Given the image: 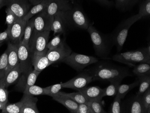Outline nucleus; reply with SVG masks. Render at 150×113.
<instances>
[{
	"label": "nucleus",
	"instance_id": "obj_1",
	"mask_svg": "<svg viewBox=\"0 0 150 113\" xmlns=\"http://www.w3.org/2000/svg\"><path fill=\"white\" fill-rule=\"evenodd\" d=\"M91 74L93 81H122L127 77L131 76L133 73L126 67L120 66L107 62H98L95 65L86 70Z\"/></svg>",
	"mask_w": 150,
	"mask_h": 113
},
{
	"label": "nucleus",
	"instance_id": "obj_2",
	"mask_svg": "<svg viewBox=\"0 0 150 113\" xmlns=\"http://www.w3.org/2000/svg\"><path fill=\"white\" fill-rule=\"evenodd\" d=\"M112 60L123 63L130 67L142 63L150 64V45L136 50L118 53L111 58Z\"/></svg>",
	"mask_w": 150,
	"mask_h": 113
},
{
	"label": "nucleus",
	"instance_id": "obj_3",
	"mask_svg": "<svg viewBox=\"0 0 150 113\" xmlns=\"http://www.w3.org/2000/svg\"><path fill=\"white\" fill-rule=\"evenodd\" d=\"M93 45L95 54L102 59L108 56L113 46L110 35H105L90 25L87 29Z\"/></svg>",
	"mask_w": 150,
	"mask_h": 113
},
{
	"label": "nucleus",
	"instance_id": "obj_4",
	"mask_svg": "<svg viewBox=\"0 0 150 113\" xmlns=\"http://www.w3.org/2000/svg\"><path fill=\"white\" fill-rule=\"evenodd\" d=\"M141 18L139 14L131 16L121 22L112 34H110L113 45L116 46L118 52H120L123 49L130 27Z\"/></svg>",
	"mask_w": 150,
	"mask_h": 113
},
{
	"label": "nucleus",
	"instance_id": "obj_5",
	"mask_svg": "<svg viewBox=\"0 0 150 113\" xmlns=\"http://www.w3.org/2000/svg\"><path fill=\"white\" fill-rule=\"evenodd\" d=\"M65 13L67 25L83 30H87L91 25L90 21L83 10L78 6H74Z\"/></svg>",
	"mask_w": 150,
	"mask_h": 113
},
{
	"label": "nucleus",
	"instance_id": "obj_6",
	"mask_svg": "<svg viewBox=\"0 0 150 113\" xmlns=\"http://www.w3.org/2000/svg\"><path fill=\"white\" fill-rule=\"evenodd\" d=\"M50 32H33L29 43L31 54L46 55L48 50L47 44L48 43Z\"/></svg>",
	"mask_w": 150,
	"mask_h": 113
},
{
	"label": "nucleus",
	"instance_id": "obj_7",
	"mask_svg": "<svg viewBox=\"0 0 150 113\" xmlns=\"http://www.w3.org/2000/svg\"><path fill=\"white\" fill-rule=\"evenodd\" d=\"M98 61V59L93 56L72 52L69 56L63 60L62 62L80 72L88 66L95 64Z\"/></svg>",
	"mask_w": 150,
	"mask_h": 113
},
{
	"label": "nucleus",
	"instance_id": "obj_8",
	"mask_svg": "<svg viewBox=\"0 0 150 113\" xmlns=\"http://www.w3.org/2000/svg\"><path fill=\"white\" fill-rule=\"evenodd\" d=\"M93 81L92 77L86 70L70 79L62 83L63 88H71L79 91Z\"/></svg>",
	"mask_w": 150,
	"mask_h": 113
},
{
	"label": "nucleus",
	"instance_id": "obj_9",
	"mask_svg": "<svg viewBox=\"0 0 150 113\" xmlns=\"http://www.w3.org/2000/svg\"><path fill=\"white\" fill-rule=\"evenodd\" d=\"M72 53L70 48L67 45L64 40L58 47L47 51L46 55L51 64L62 62L63 60Z\"/></svg>",
	"mask_w": 150,
	"mask_h": 113
},
{
	"label": "nucleus",
	"instance_id": "obj_10",
	"mask_svg": "<svg viewBox=\"0 0 150 113\" xmlns=\"http://www.w3.org/2000/svg\"><path fill=\"white\" fill-rule=\"evenodd\" d=\"M30 68L31 67L19 63L6 74L4 77L0 79V84L7 88L18 80L23 72Z\"/></svg>",
	"mask_w": 150,
	"mask_h": 113
},
{
	"label": "nucleus",
	"instance_id": "obj_11",
	"mask_svg": "<svg viewBox=\"0 0 150 113\" xmlns=\"http://www.w3.org/2000/svg\"><path fill=\"white\" fill-rule=\"evenodd\" d=\"M34 17V32L51 31L54 16L47 13L46 10L37 14Z\"/></svg>",
	"mask_w": 150,
	"mask_h": 113
},
{
	"label": "nucleus",
	"instance_id": "obj_12",
	"mask_svg": "<svg viewBox=\"0 0 150 113\" xmlns=\"http://www.w3.org/2000/svg\"><path fill=\"white\" fill-rule=\"evenodd\" d=\"M40 73V72L33 70L32 68L27 70L19 77L16 87L23 92L27 87L35 84Z\"/></svg>",
	"mask_w": 150,
	"mask_h": 113
},
{
	"label": "nucleus",
	"instance_id": "obj_13",
	"mask_svg": "<svg viewBox=\"0 0 150 113\" xmlns=\"http://www.w3.org/2000/svg\"><path fill=\"white\" fill-rule=\"evenodd\" d=\"M27 21L23 19L18 18L16 21L11 26H7L9 30V38L12 43L18 44L22 41L24 34Z\"/></svg>",
	"mask_w": 150,
	"mask_h": 113
},
{
	"label": "nucleus",
	"instance_id": "obj_14",
	"mask_svg": "<svg viewBox=\"0 0 150 113\" xmlns=\"http://www.w3.org/2000/svg\"><path fill=\"white\" fill-rule=\"evenodd\" d=\"M29 2L28 0H13L8 1L7 7L11 9L18 18L23 19L30 10Z\"/></svg>",
	"mask_w": 150,
	"mask_h": 113
},
{
	"label": "nucleus",
	"instance_id": "obj_15",
	"mask_svg": "<svg viewBox=\"0 0 150 113\" xmlns=\"http://www.w3.org/2000/svg\"><path fill=\"white\" fill-rule=\"evenodd\" d=\"M73 7L69 0H51L46 11L49 15L54 16L59 12H65Z\"/></svg>",
	"mask_w": 150,
	"mask_h": 113
},
{
	"label": "nucleus",
	"instance_id": "obj_16",
	"mask_svg": "<svg viewBox=\"0 0 150 113\" xmlns=\"http://www.w3.org/2000/svg\"><path fill=\"white\" fill-rule=\"evenodd\" d=\"M22 107L20 113H39L37 107L38 99L33 96L23 93L21 99Z\"/></svg>",
	"mask_w": 150,
	"mask_h": 113
},
{
	"label": "nucleus",
	"instance_id": "obj_17",
	"mask_svg": "<svg viewBox=\"0 0 150 113\" xmlns=\"http://www.w3.org/2000/svg\"><path fill=\"white\" fill-rule=\"evenodd\" d=\"M65 12H59L54 16V20L51 26V31L54 34H65L67 24Z\"/></svg>",
	"mask_w": 150,
	"mask_h": 113
},
{
	"label": "nucleus",
	"instance_id": "obj_18",
	"mask_svg": "<svg viewBox=\"0 0 150 113\" xmlns=\"http://www.w3.org/2000/svg\"><path fill=\"white\" fill-rule=\"evenodd\" d=\"M52 97L54 100L65 106L71 113H77L78 104L64 95L63 92H59Z\"/></svg>",
	"mask_w": 150,
	"mask_h": 113
},
{
	"label": "nucleus",
	"instance_id": "obj_19",
	"mask_svg": "<svg viewBox=\"0 0 150 113\" xmlns=\"http://www.w3.org/2000/svg\"><path fill=\"white\" fill-rule=\"evenodd\" d=\"M123 112L129 113H146L142 104L141 96L136 95L129 99L126 104V108L125 109Z\"/></svg>",
	"mask_w": 150,
	"mask_h": 113
},
{
	"label": "nucleus",
	"instance_id": "obj_20",
	"mask_svg": "<svg viewBox=\"0 0 150 113\" xmlns=\"http://www.w3.org/2000/svg\"><path fill=\"white\" fill-rule=\"evenodd\" d=\"M7 49L8 50V63L6 75L19 64L18 53V44L9 42Z\"/></svg>",
	"mask_w": 150,
	"mask_h": 113
},
{
	"label": "nucleus",
	"instance_id": "obj_21",
	"mask_svg": "<svg viewBox=\"0 0 150 113\" xmlns=\"http://www.w3.org/2000/svg\"><path fill=\"white\" fill-rule=\"evenodd\" d=\"M18 53L19 63L30 67L29 65L32 54L29 45L23 44L20 41L18 44Z\"/></svg>",
	"mask_w": 150,
	"mask_h": 113
},
{
	"label": "nucleus",
	"instance_id": "obj_22",
	"mask_svg": "<svg viewBox=\"0 0 150 113\" xmlns=\"http://www.w3.org/2000/svg\"><path fill=\"white\" fill-rule=\"evenodd\" d=\"M31 63L34 70L41 72L49 66L52 65L46 55L32 54L31 55Z\"/></svg>",
	"mask_w": 150,
	"mask_h": 113
},
{
	"label": "nucleus",
	"instance_id": "obj_23",
	"mask_svg": "<svg viewBox=\"0 0 150 113\" xmlns=\"http://www.w3.org/2000/svg\"><path fill=\"white\" fill-rule=\"evenodd\" d=\"M79 92H81L88 101L103 98V89L100 88L98 86H86V87L81 89Z\"/></svg>",
	"mask_w": 150,
	"mask_h": 113
},
{
	"label": "nucleus",
	"instance_id": "obj_24",
	"mask_svg": "<svg viewBox=\"0 0 150 113\" xmlns=\"http://www.w3.org/2000/svg\"><path fill=\"white\" fill-rule=\"evenodd\" d=\"M50 1L51 0H44L43 1H42L38 4L34 5L33 7L30 8V10H29L28 12L27 13V14L23 18V19L27 21L35 15L45 11Z\"/></svg>",
	"mask_w": 150,
	"mask_h": 113
},
{
	"label": "nucleus",
	"instance_id": "obj_25",
	"mask_svg": "<svg viewBox=\"0 0 150 113\" xmlns=\"http://www.w3.org/2000/svg\"><path fill=\"white\" fill-rule=\"evenodd\" d=\"M141 0H115V8L122 11H125L132 9L134 6Z\"/></svg>",
	"mask_w": 150,
	"mask_h": 113
},
{
	"label": "nucleus",
	"instance_id": "obj_26",
	"mask_svg": "<svg viewBox=\"0 0 150 113\" xmlns=\"http://www.w3.org/2000/svg\"><path fill=\"white\" fill-rule=\"evenodd\" d=\"M34 29V17H32L26 23L24 34L22 39V43L29 45V41Z\"/></svg>",
	"mask_w": 150,
	"mask_h": 113
},
{
	"label": "nucleus",
	"instance_id": "obj_27",
	"mask_svg": "<svg viewBox=\"0 0 150 113\" xmlns=\"http://www.w3.org/2000/svg\"><path fill=\"white\" fill-rule=\"evenodd\" d=\"M139 85V79H136L135 81L129 84H120L119 86L117 95L120 99L124 98L129 92L136 87Z\"/></svg>",
	"mask_w": 150,
	"mask_h": 113
},
{
	"label": "nucleus",
	"instance_id": "obj_28",
	"mask_svg": "<svg viewBox=\"0 0 150 113\" xmlns=\"http://www.w3.org/2000/svg\"><path fill=\"white\" fill-rule=\"evenodd\" d=\"M132 73L138 77L150 75V64L142 63L135 65L133 67Z\"/></svg>",
	"mask_w": 150,
	"mask_h": 113
},
{
	"label": "nucleus",
	"instance_id": "obj_29",
	"mask_svg": "<svg viewBox=\"0 0 150 113\" xmlns=\"http://www.w3.org/2000/svg\"><path fill=\"white\" fill-rule=\"evenodd\" d=\"M138 78L139 80V87L136 95L142 96L150 87V75L138 77Z\"/></svg>",
	"mask_w": 150,
	"mask_h": 113
},
{
	"label": "nucleus",
	"instance_id": "obj_30",
	"mask_svg": "<svg viewBox=\"0 0 150 113\" xmlns=\"http://www.w3.org/2000/svg\"><path fill=\"white\" fill-rule=\"evenodd\" d=\"M121 82L115 81L111 82L106 88L103 89V97H113L115 96L117 93L119 86L120 85Z\"/></svg>",
	"mask_w": 150,
	"mask_h": 113
},
{
	"label": "nucleus",
	"instance_id": "obj_31",
	"mask_svg": "<svg viewBox=\"0 0 150 113\" xmlns=\"http://www.w3.org/2000/svg\"><path fill=\"white\" fill-rule=\"evenodd\" d=\"M87 104L90 106L93 113H106L103 108L102 99H96L88 101Z\"/></svg>",
	"mask_w": 150,
	"mask_h": 113
},
{
	"label": "nucleus",
	"instance_id": "obj_32",
	"mask_svg": "<svg viewBox=\"0 0 150 113\" xmlns=\"http://www.w3.org/2000/svg\"><path fill=\"white\" fill-rule=\"evenodd\" d=\"M8 50L6 49L0 57V79L6 75L8 66Z\"/></svg>",
	"mask_w": 150,
	"mask_h": 113
},
{
	"label": "nucleus",
	"instance_id": "obj_33",
	"mask_svg": "<svg viewBox=\"0 0 150 113\" xmlns=\"http://www.w3.org/2000/svg\"><path fill=\"white\" fill-rule=\"evenodd\" d=\"M139 14L142 18L150 17V0H143L140 3Z\"/></svg>",
	"mask_w": 150,
	"mask_h": 113
},
{
	"label": "nucleus",
	"instance_id": "obj_34",
	"mask_svg": "<svg viewBox=\"0 0 150 113\" xmlns=\"http://www.w3.org/2000/svg\"><path fill=\"white\" fill-rule=\"evenodd\" d=\"M21 107V101L16 103L8 104L7 103L1 109V112L3 113H20Z\"/></svg>",
	"mask_w": 150,
	"mask_h": 113
},
{
	"label": "nucleus",
	"instance_id": "obj_35",
	"mask_svg": "<svg viewBox=\"0 0 150 113\" xmlns=\"http://www.w3.org/2000/svg\"><path fill=\"white\" fill-rule=\"evenodd\" d=\"M24 94H28L31 96H39L45 95L44 87H40L39 86L33 85L26 88L23 92Z\"/></svg>",
	"mask_w": 150,
	"mask_h": 113
},
{
	"label": "nucleus",
	"instance_id": "obj_36",
	"mask_svg": "<svg viewBox=\"0 0 150 113\" xmlns=\"http://www.w3.org/2000/svg\"><path fill=\"white\" fill-rule=\"evenodd\" d=\"M63 92L64 95H66L67 97L73 99V101L76 102L78 104L86 103L88 102L86 97L79 91L77 92Z\"/></svg>",
	"mask_w": 150,
	"mask_h": 113
},
{
	"label": "nucleus",
	"instance_id": "obj_37",
	"mask_svg": "<svg viewBox=\"0 0 150 113\" xmlns=\"http://www.w3.org/2000/svg\"><path fill=\"white\" fill-rule=\"evenodd\" d=\"M121 100L118 96L115 95L112 103L111 104L108 113H122L121 108Z\"/></svg>",
	"mask_w": 150,
	"mask_h": 113
},
{
	"label": "nucleus",
	"instance_id": "obj_38",
	"mask_svg": "<svg viewBox=\"0 0 150 113\" xmlns=\"http://www.w3.org/2000/svg\"><path fill=\"white\" fill-rule=\"evenodd\" d=\"M44 88L45 90V95L51 96L52 97L53 95L58 94L60 91L63 88V87H62V83H59V84H54V85L44 87Z\"/></svg>",
	"mask_w": 150,
	"mask_h": 113
},
{
	"label": "nucleus",
	"instance_id": "obj_39",
	"mask_svg": "<svg viewBox=\"0 0 150 113\" xmlns=\"http://www.w3.org/2000/svg\"><path fill=\"white\" fill-rule=\"evenodd\" d=\"M142 104L146 113H150V87L148 88L141 96Z\"/></svg>",
	"mask_w": 150,
	"mask_h": 113
},
{
	"label": "nucleus",
	"instance_id": "obj_40",
	"mask_svg": "<svg viewBox=\"0 0 150 113\" xmlns=\"http://www.w3.org/2000/svg\"><path fill=\"white\" fill-rule=\"evenodd\" d=\"M6 13V23L7 25V26H11L16 21L18 18L9 7H7Z\"/></svg>",
	"mask_w": 150,
	"mask_h": 113
},
{
	"label": "nucleus",
	"instance_id": "obj_41",
	"mask_svg": "<svg viewBox=\"0 0 150 113\" xmlns=\"http://www.w3.org/2000/svg\"><path fill=\"white\" fill-rule=\"evenodd\" d=\"M8 91L6 87L0 84V104L2 105V108L8 103Z\"/></svg>",
	"mask_w": 150,
	"mask_h": 113
},
{
	"label": "nucleus",
	"instance_id": "obj_42",
	"mask_svg": "<svg viewBox=\"0 0 150 113\" xmlns=\"http://www.w3.org/2000/svg\"><path fill=\"white\" fill-rule=\"evenodd\" d=\"M61 34H57V35L54 37L50 42L48 43L47 48H48V50L55 48L61 43L63 40L61 38Z\"/></svg>",
	"mask_w": 150,
	"mask_h": 113
},
{
	"label": "nucleus",
	"instance_id": "obj_43",
	"mask_svg": "<svg viewBox=\"0 0 150 113\" xmlns=\"http://www.w3.org/2000/svg\"><path fill=\"white\" fill-rule=\"evenodd\" d=\"M77 113H93L90 106L87 104H78Z\"/></svg>",
	"mask_w": 150,
	"mask_h": 113
},
{
	"label": "nucleus",
	"instance_id": "obj_44",
	"mask_svg": "<svg viewBox=\"0 0 150 113\" xmlns=\"http://www.w3.org/2000/svg\"><path fill=\"white\" fill-rule=\"evenodd\" d=\"M97 3L106 7H112L114 6V2L113 1L109 0H94Z\"/></svg>",
	"mask_w": 150,
	"mask_h": 113
},
{
	"label": "nucleus",
	"instance_id": "obj_45",
	"mask_svg": "<svg viewBox=\"0 0 150 113\" xmlns=\"http://www.w3.org/2000/svg\"><path fill=\"white\" fill-rule=\"evenodd\" d=\"M9 38V30L7 28L5 31L0 33V45H1L3 42L6 41Z\"/></svg>",
	"mask_w": 150,
	"mask_h": 113
},
{
	"label": "nucleus",
	"instance_id": "obj_46",
	"mask_svg": "<svg viewBox=\"0 0 150 113\" xmlns=\"http://www.w3.org/2000/svg\"><path fill=\"white\" fill-rule=\"evenodd\" d=\"M8 0H0V9H1L3 6L7 5Z\"/></svg>",
	"mask_w": 150,
	"mask_h": 113
},
{
	"label": "nucleus",
	"instance_id": "obj_47",
	"mask_svg": "<svg viewBox=\"0 0 150 113\" xmlns=\"http://www.w3.org/2000/svg\"><path fill=\"white\" fill-rule=\"evenodd\" d=\"M28 1L32 5L34 6L43 1L44 0H28Z\"/></svg>",
	"mask_w": 150,
	"mask_h": 113
},
{
	"label": "nucleus",
	"instance_id": "obj_48",
	"mask_svg": "<svg viewBox=\"0 0 150 113\" xmlns=\"http://www.w3.org/2000/svg\"><path fill=\"white\" fill-rule=\"evenodd\" d=\"M69 1H70L72 4H74L76 1V0H69Z\"/></svg>",
	"mask_w": 150,
	"mask_h": 113
},
{
	"label": "nucleus",
	"instance_id": "obj_49",
	"mask_svg": "<svg viewBox=\"0 0 150 113\" xmlns=\"http://www.w3.org/2000/svg\"><path fill=\"white\" fill-rule=\"evenodd\" d=\"M2 109V106L1 104H0V110H1Z\"/></svg>",
	"mask_w": 150,
	"mask_h": 113
},
{
	"label": "nucleus",
	"instance_id": "obj_50",
	"mask_svg": "<svg viewBox=\"0 0 150 113\" xmlns=\"http://www.w3.org/2000/svg\"><path fill=\"white\" fill-rule=\"evenodd\" d=\"M9 1H13V0H8Z\"/></svg>",
	"mask_w": 150,
	"mask_h": 113
},
{
	"label": "nucleus",
	"instance_id": "obj_51",
	"mask_svg": "<svg viewBox=\"0 0 150 113\" xmlns=\"http://www.w3.org/2000/svg\"><path fill=\"white\" fill-rule=\"evenodd\" d=\"M1 45H0V46H1Z\"/></svg>",
	"mask_w": 150,
	"mask_h": 113
}]
</instances>
